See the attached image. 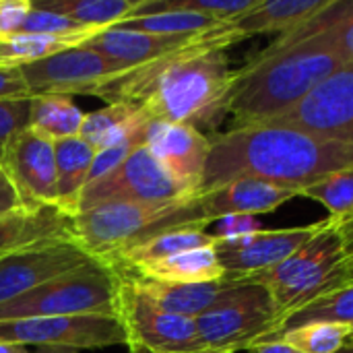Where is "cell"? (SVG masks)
Wrapping results in <instances>:
<instances>
[{
    "mask_svg": "<svg viewBox=\"0 0 353 353\" xmlns=\"http://www.w3.org/2000/svg\"><path fill=\"white\" fill-rule=\"evenodd\" d=\"M242 39L234 23L223 25L172 54L120 72L97 91V97L105 103H130L151 122L217 130L230 114L236 74L228 48Z\"/></svg>",
    "mask_w": 353,
    "mask_h": 353,
    "instance_id": "obj_1",
    "label": "cell"
},
{
    "mask_svg": "<svg viewBox=\"0 0 353 353\" xmlns=\"http://www.w3.org/2000/svg\"><path fill=\"white\" fill-rule=\"evenodd\" d=\"M352 14L353 0H329L310 19V35H279L236 70L230 97L236 126L275 118L345 66L343 29Z\"/></svg>",
    "mask_w": 353,
    "mask_h": 353,
    "instance_id": "obj_2",
    "label": "cell"
},
{
    "mask_svg": "<svg viewBox=\"0 0 353 353\" xmlns=\"http://www.w3.org/2000/svg\"><path fill=\"white\" fill-rule=\"evenodd\" d=\"M353 168V145L281 124H246L211 137L201 192L234 178H259L300 190Z\"/></svg>",
    "mask_w": 353,
    "mask_h": 353,
    "instance_id": "obj_3",
    "label": "cell"
},
{
    "mask_svg": "<svg viewBox=\"0 0 353 353\" xmlns=\"http://www.w3.org/2000/svg\"><path fill=\"white\" fill-rule=\"evenodd\" d=\"M242 279L246 283H259L267 290L283 327L294 312L352 281L339 223L325 219L321 232L314 234L288 261L269 271Z\"/></svg>",
    "mask_w": 353,
    "mask_h": 353,
    "instance_id": "obj_4",
    "label": "cell"
},
{
    "mask_svg": "<svg viewBox=\"0 0 353 353\" xmlns=\"http://www.w3.org/2000/svg\"><path fill=\"white\" fill-rule=\"evenodd\" d=\"M199 196L182 203H108L72 217V238L95 259L110 261L139 242L176 228H203Z\"/></svg>",
    "mask_w": 353,
    "mask_h": 353,
    "instance_id": "obj_5",
    "label": "cell"
},
{
    "mask_svg": "<svg viewBox=\"0 0 353 353\" xmlns=\"http://www.w3.org/2000/svg\"><path fill=\"white\" fill-rule=\"evenodd\" d=\"M120 273L103 261L85 265L48 281L31 292L0 304V321L54 319V316H114L118 304Z\"/></svg>",
    "mask_w": 353,
    "mask_h": 353,
    "instance_id": "obj_6",
    "label": "cell"
},
{
    "mask_svg": "<svg viewBox=\"0 0 353 353\" xmlns=\"http://www.w3.org/2000/svg\"><path fill=\"white\" fill-rule=\"evenodd\" d=\"M203 347L221 352L250 350L252 345L275 337L281 331V319L259 283L240 279L207 312L194 319Z\"/></svg>",
    "mask_w": 353,
    "mask_h": 353,
    "instance_id": "obj_7",
    "label": "cell"
},
{
    "mask_svg": "<svg viewBox=\"0 0 353 353\" xmlns=\"http://www.w3.org/2000/svg\"><path fill=\"white\" fill-rule=\"evenodd\" d=\"M194 196L199 194L176 182L147 147H139L116 170L83 188L77 213L108 203H182Z\"/></svg>",
    "mask_w": 353,
    "mask_h": 353,
    "instance_id": "obj_8",
    "label": "cell"
},
{
    "mask_svg": "<svg viewBox=\"0 0 353 353\" xmlns=\"http://www.w3.org/2000/svg\"><path fill=\"white\" fill-rule=\"evenodd\" d=\"M116 319L124 329L130 353H176L203 347L194 319L161 310L124 273H120Z\"/></svg>",
    "mask_w": 353,
    "mask_h": 353,
    "instance_id": "obj_9",
    "label": "cell"
},
{
    "mask_svg": "<svg viewBox=\"0 0 353 353\" xmlns=\"http://www.w3.org/2000/svg\"><path fill=\"white\" fill-rule=\"evenodd\" d=\"M0 341L77 353L126 345V335L120 321L114 316H54L0 321Z\"/></svg>",
    "mask_w": 353,
    "mask_h": 353,
    "instance_id": "obj_10",
    "label": "cell"
},
{
    "mask_svg": "<svg viewBox=\"0 0 353 353\" xmlns=\"http://www.w3.org/2000/svg\"><path fill=\"white\" fill-rule=\"evenodd\" d=\"M29 95H97V91L124 72L120 64L85 43L37 62L21 64Z\"/></svg>",
    "mask_w": 353,
    "mask_h": 353,
    "instance_id": "obj_11",
    "label": "cell"
},
{
    "mask_svg": "<svg viewBox=\"0 0 353 353\" xmlns=\"http://www.w3.org/2000/svg\"><path fill=\"white\" fill-rule=\"evenodd\" d=\"M265 122L353 145V62L335 70L302 101Z\"/></svg>",
    "mask_w": 353,
    "mask_h": 353,
    "instance_id": "obj_12",
    "label": "cell"
},
{
    "mask_svg": "<svg viewBox=\"0 0 353 353\" xmlns=\"http://www.w3.org/2000/svg\"><path fill=\"white\" fill-rule=\"evenodd\" d=\"M0 170L10 182L21 207H58L54 143L33 130L14 134L2 157Z\"/></svg>",
    "mask_w": 353,
    "mask_h": 353,
    "instance_id": "obj_13",
    "label": "cell"
},
{
    "mask_svg": "<svg viewBox=\"0 0 353 353\" xmlns=\"http://www.w3.org/2000/svg\"><path fill=\"white\" fill-rule=\"evenodd\" d=\"M91 259L93 256L72 236L0 256V304L48 283Z\"/></svg>",
    "mask_w": 353,
    "mask_h": 353,
    "instance_id": "obj_14",
    "label": "cell"
},
{
    "mask_svg": "<svg viewBox=\"0 0 353 353\" xmlns=\"http://www.w3.org/2000/svg\"><path fill=\"white\" fill-rule=\"evenodd\" d=\"M323 223L325 221L290 230H263L238 240H217L215 252L225 275L240 279L250 277L288 261L314 234L321 232Z\"/></svg>",
    "mask_w": 353,
    "mask_h": 353,
    "instance_id": "obj_15",
    "label": "cell"
},
{
    "mask_svg": "<svg viewBox=\"0 0 353 353\" xmlns=\"http://www.w3.org/2000/svg\"><path fill=\"white\" fill-rule=\"evenodd\" d=\"M145 147L176 182L201 194L211 137L188 124L149 122Z\"/></svg>",
    "mask_w": 353,
    "mask_h": 353,
    "instance_id": "obj_16",
    "label": "cell"
},
{
    "mask_svg": "<svg viewBox=\"0 0 353 353\" xmlns=\"http://www.w3.org/2000/svg\"><path fill=\"white\" fill-rule=\"evenodd\" d=\"M296 196H300L298 190L275 186L259 178H234L211 190L201 192L199 209L203 213V219L211 225L230 215L271 213Z\"/></svg>",
    "mask_w": 353,
    "mask_h": 353,
    "instance_id": "obj_17",
    "label": "cell"
},
{
    "mask_svg": "<svg viewBox=\"0 0 353 353\" xmlns=\"http://www.w3.org/2000/svg\"><path fill=\"white\" fill-rule=\"evenodd\" d=\"M205 35V33H203ZM201 35H155V33H145V31H134V29H122V27H110L93 35L85 46L103 54L105 58L114 60L120 64L124 70L141 66L145 62H151L159 56L172 54Z\"/></svg>",
    "mask_w": 353,
    "mask_h": 353,
    "instance_id": "obj_18",
    "label": "cell"
},
{
    "mask_svg": "<svg viewBox=\"0 0 353 353\" xmlns=\"http://www.w3.org/2000/svg\"><path fill=\"white\" fill-rule=\"evenodd\" d=\"M72 217L58 207L14 209L0 213V256L50 240L70 238Z\"/></svg>",
    "mask_w": 353,
    "mask_h": 353,
    "instance_id": "obj_19",
    "label": "cell"
},
{
    "mask_svg": "<svg viewBox=\"0 0 353 353\" xmlns=\"http://www.w3.org/2000/svg\"><path fill=\"white\" fill-rule=\"evenodd\" d=\"M124 275L155 306H159L161 310H165L170 314H178V316H186V319H199L213 304H217L225 292H230L236 283H240L238 277H230V275H225V279L215 281V283H196V285L161 283V281L128 275V273H124Z\"/></svg>",
    "mask_w": 353,
    "mask_h": 353,
    "instance_id": "obj_20",
    "label": "cell"
},
{
    "mask_svg": "<svg viewBox=\"0 0 353 353\" xmlns=\"http://www.w3.org/2000/svg\"><path fill=\"white\" fill-rule=\"evenodd\" d=\"M215 242L217 238L203 228H176V230H168V232H161L157 236H151L139 242L137 246L116 254L108 263H112L118 271L126 273V271H134L139 267L188 252V250L215 246Z\"/></svg>",
    "mask_w": 353,
    "mask_h": 353,
    "instance_id": "obj_21",
    "label": "cell"
},
{
    "mask_svg": "<svg viewBox=\"0 0 353 353\" xmlns=\"http://www.w3.org/2000/svg\"><path fill=\"white\" fill-rule=\"evenodd\" d=\"M124 273V271H122ZM128 275H137L143 279H153L161 283H180V285H196V283H215L225 279V271L217 259L215 246L188 250L134 271H126Z\"/></svg>",
    "mask_w": 353,
    "mask_h": 353,
    "instance_id": "obj_22",
    "label": "cell"
},
{
    "mask_svg": "<svg viewBox=\"0 0 353 353\" xmlns=\"http://www.w3.org/2000/svg\"><path fill=\"white\" fill-rule=\"evenodd\" d=\"M95 149L81 137L54 143L56 155V184H58V209L68 217L77 215L79 199L89 180V172L95 159Z\"/></svg>",
    "mask_w": 353,
    "mask_h": 353,
    "instance_id": "obj_23",
    "label": "cell"
},
{
    "mask_svg": "<svg viewBox=\"0 0 353 353\" xmlns=\"http://www.w3.org/2000/svg\"><path fill=\"white\" fill-rule=\"evenodd\" d=\"M329 0H261L252 10L234 21L246 37L259 33H290L312 19Z\"/></svg>",
    "mask_w": 353,
    "mask_h": 353,
    "instance_id": "obj_24",
    "label": "cell"
},
{
    "mask_svg": "<svg viewBox=\"0 0 353 353\" xmlns=\"http://www.w3.org/2000/svg\"><path fill=\"white\" fill-rule=\"evenodd\" d=\"M149 122L151 120L139 108L124 101H114L91 114H85L79 137L87 141L95 151H103L143 132Z\"/></svg>",
    "mask_w": 353,
    "mask_h": 353,
    "instance_id": "obj_25",
    "label": "cell"
},
{
    "mask_svg": "<svg viewBox=\"0 0 353 353\" xmlns=\"http://www.w3.org/2000/svg\"><path fill=\"white\" fill-rule=\"evenodd\" d=\"M85 114L81 108L66 95H33L29 130L39 137L58 143L81 134Z\"/></svg>",
    "mask_w": 353,
    "mask_h": 353,
    "instance_id": "obj_26",
    "label": "cell"
},
{
    "mask_svg": "<svg viewBox=\"0 0 353 353\" xmlns=\"http://www.w3.org/2000/svg\"><path fill=\"white\" fill-rule=\"evenodd\" d=\"M35 4L85 27L110 29L134 17L141 0H39Z\"/></svg>",
    "mask_w": 353,
    "mask_h": 353,
    "instance_id": "obj_27",
    "label": "cell"
},
{
    "mask_svg": "<svg viewBox=\"0 0 353 353\" xmlns=\"http://www.w3.org/2000/svg\"><path fill=\"white\" fill-rule=\"evenodd\" d=\"M91 37L81 35H43V33H19L6 43H0V64L21 66L60 54L64 50L79 48Z\"/></svg>",
    "mask_w": 353,
    "mask_h": 353,
    "instance_id": "obj_28",
    "label": "cell"
},
{
    "mask_svg": "<svg viewBox=\"0 0 353 353\" xmlns=\"http://www.w3.org/2000/svg\"><path fill=\"white\" fill-rule=\"evenodd\" d=\"M352 331L353 327L347 323L314 321L292 329H283L271 339H281L283 343L302 353H337L345 347Z\"/></svg>",
    "mask_w": 353,
    "mask_h": 353,
    "instance_id": "obj_29",
    "label": "cell"
},
{
    "mask_svg": "<svg viewBox=\"0 0 353 353\" xmlns=\"http://www.w3.org/2000/svg\"><path fill=\"white\" fill-rule=\"evenodd\" d=\"M300 196L321 203L329 211V219L343 223L353 215V168L333 172L319 182L300 190Z\"/></svg>",
    "mask_w": 353,
    "mask_h": 353,
    "instance_id": "obj_30",
    "label": "cell"
},
{
    "mask_svg": "<svg viewBox=\"0 0 353 353\" xmlns=\"http://www.w3.org/2000/svg\"><path fill=\"white\" fill-rule=\"evenodd\" d=\"M314 321H325V323H347L353 327V281L341 285L339 290L319 298L316 302L304 306L302 310L294 312L281 327L292 329L304 323H314Z\"/></svg>",
    "mask_w": 353,
    "mask_h": 353,
    "instance_id": "obj_31",
    "label": "cell"
},
{
    "mask_svg": "<svg viewBox=\"0 0 353 353\" xmlns=\"http://www.w3.org/2000/svg\"><path fill=\"white\" fill-rule=\"evenodd\" d=\"M103 29H93L79 25L77 21L58 14L54 10L41 8L33 2L31 12L27 14V21L23 25L21 33H43V35H81V37H93Z\"/></svg>",
    "mask_w": 353,
    "mask_h": 353,
    "instance_id": "obj_32",
    "label": "cell"
},
{
    "mask_svg": "<svg viewBox=\"0 0 353 353\" xmlns=\"http://www.w3.org/2000/svg\"><path fill=\"white\" fill-rule=\"evenodd\" d=\"M29 114L31 97L0 99V157L14 134L29 128Z\"/></svg>",
    "mask_w": 353,
    "mask_h": 353,
    "instance_id": "obj_33",
    "label": "cell"
},
{
    "mask_svg": "<svg viewBox=\"0 0 353 353\" xmlns=\"http://www.w3.org/2000/svg\"><path fill=\"white\" fill-rule=\"evenodd\" d=\"M145 143H147V128H145L143 132L130 137V139L124 141V143H118V145L108 147V149H103V151H97V153H95V159H93V165H91V172H89L87 184H91V182H95L97 178L110 174L112 170H116V168H118L128 155H132L139 147H145ZM87 184H85V186H87Z\"/></svg>",
    "mask_w": 353,
    "mask_h": 353,
    "instance_id": "obj_34",
    "label": "cell"
},
{
    "mask_svg": "<svg viewBox=\"0 0 353 353\" xmlns=\"http://www.w3.org/2000/svg\"><path fill=\"white\" fill-rule=\"evenodd\" d=\"M31 8V0H0V43L10 41L23 31Z\"/></svg>",
    "mask_w": 353,
    "mask_h": 353,
    "instance_id": "obj_35",
    "label": "cell"
},
{
    "mask_svg": "<svg viewBox=\"0 0 353 353\" xmlns=\"http://www.w3.org/2000/svg\"><path fill=\"white\" fill-rule=\"evenodd\" d=\"M259 232H263V225L254 215H230L217 221V230L213 236L217 240H238Z\"/></svg>",
    "mask_w": 353,
    "mask_h": 353,
    "instance_id": "obj_36",
    "label": "cell"
},
{
    "mask_svg": "<svg viewBox=\"0 0 353 353\" xmlns=\"http://www.w3.org/2000/svg\"><path fill=\"white\" fill-rule=\"evenodd\" d=\"M17 97H31L21 77V70L19 66L0 64V99H17Z\"/></svg>",
    "mask_w": 353,
    "mask_h": 353,
    "instance_id": "obj_37",
    "label": "cell"
},
{
    "mask_svg": "<svg viewBox=\"0 0 353 353\" xmlns=\"http://www.w3.org/2000/svg\"><path fill=\"white\" fill-rule=\"evenodd\" d=\"M14 209H21V203H19L10 182L6 180L4 172L0 170V213H8Z\"/></svg>",
    "mask_w": 353,
    "mask_h": 353,
    "instance_id": "obj_38",
    "label": "cell"
},
{
    "mask_svg": "<svg viewBox=\"0 0 353 353\" xmlns=\"http://www.w3.org/2000/svg\"><path fill=\"white\" fill-rule=\"evenodd\" d=\"M248 353H302L298 352L296 347H292V345H288V343H283L281 339H265V341H261V343H256V345H252Z\"/></svg>",
    "mask_w": 353,
    "mask_h": 353,
    "instance_id": "obj_39",
    "label": "cell"
},
{
    "mask_svg": "<svg viewBox=\"0 0 353 353\" xmlns=\"http://www.w3.org/2000/svg\"><path fill=\"white\" fill-rule=\"evenodd\" d=\"M339 232L343 236V244H345V252H347V265H350V277L353 281V217L339 223Z\"/></svg>",
    "mask_w": 353,
    "mask_h": 353,
    "instance_id": "obj_40",
    "label": "cell"
},
{
    "mask_svg": "<svg viewBox=\"0 0 353 353\" xmlns=\"http://www.w3.org/2000/svg\"><path fill=\"white\" fill-rule=\"evenodd\" d=\"M343 50H345V58H347V64L353 62V14L350 17V21L345 23V29H343Z\"/></svg>",
    "mask_w": 353,
    "mask_h": 353,
    "instance_id": "obj_41",
    "label": "cell"
},
{
    "mask_svg": "<svg viewBox=\"0 0 353 353\" xmlns=\"http://www.w3.org/2000/svg\"><path fill=\"white\" fill-rule=\"evenodd\" d=\"M0 353H31V352H29V347L17 345V343H6V341H0Z\"/></svg>",
    "mask_w": 353,
    "mask_h": 353,
    "instance_id": "obj_42",
    "label": "cell"
},
{
    "mask_svg": "<svg viewBox=\"0 0 353 353\" xmlns=\"http://www.w3.org/2000/svg\"><path fill=\"white\" fill-rule=\"evenodd\" d=\"M176 353H232V352H221V350H209V347H201V350H190V352H176Z\"/></svg>",
    "mask_w": 353,
    "mask_h": 353,
    "instance_id": "obj_43",
    "label": "cell"
},
{
    "mask_svg": "<svg viewBox=\"0 0 353 353\" xmlns=\"http://www.w3.org/2000/svg\"><path fill=\"white\" fill-rule=\"evenodd\" d=\"M337 353H353V347H347V345H345L343 350H339Z\"/></svg>",
    "mask_w": 353,
    "mask_h": 353,
    "instance_id": "obj_44",
    "label": "cell"
},
{
    "mask_svg": "<svg viewBox=\"0 0 353 353\" xmlns=\"http://www.w3.org/2000/svg\"><path fill=\"white\" fill-rule=\"evenodd\" d=\"M347 347H353V331H352V335H350V339H347V343H345Z\"/></svg>",
    "mask_w": 353,
    "mask_h": 353,
    "instance_id": "obj_45",
    "label": "cell"
},
{
    "mask_svg": "<svg viewBox=\"0 0 353 353\" xmlns=\"http://www.w3.org/2000/svg\"><path fill=\"white\" fill-rule=\"evenodd\" d=\"M352 217H353V215H352ZM352 217H350V219H352Z\"/></svg>",
    "mask_w": 353,
    "mask_h": 353,
    "instance_id": "obj_46",
    "label": "cell"
}]
</instances>
